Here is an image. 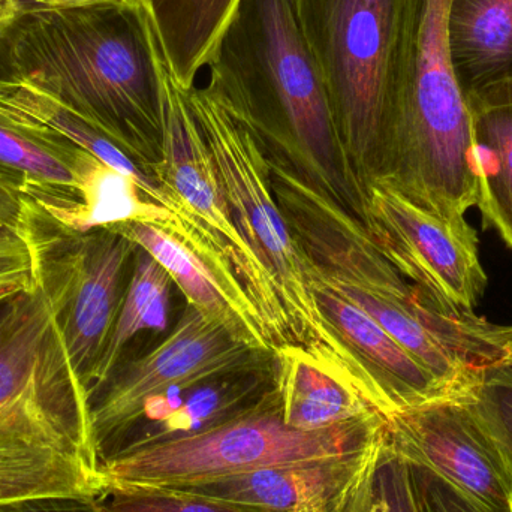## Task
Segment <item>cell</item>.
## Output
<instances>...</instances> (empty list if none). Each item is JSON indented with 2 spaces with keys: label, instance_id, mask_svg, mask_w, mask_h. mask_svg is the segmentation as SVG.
<instances>
[{
  "label": "cell",
  "instance_id": "6da1fadb",
  "mask_svg": "<svg viewBox=\"0 0 512 512\" xmlns=\"http://www.w3.org/2000/svg\"><path fill=\"white\" fill-rule=\"evenodd\" d=\"M5 45L9 78L56 99L146 173L161 159L168 62L141 0L24 8Z\"/></svg>",
  "mask_w": 512,
  "mask_h": 512
},
{
  "label": "cell",
  "instance_id": "7a4b0ae2",
  "mask_svg": "<svg viewBox=\"0 0 512 512\" xmlns=\"http://www.w3.org/2000/svg\"><path fill=\"white\" fill-rule=\"evenodd\" d=\"M207 89L294 144L316 183L357 218L360 183L291 0H240Z\"/></svg>",
  "mask_w": 512,
  "mask_h": 512
},
{
  "label": "cell",
  "instance_id": "3957f363",
  "mask_svg": "<svg viewBox=\"0 0 512 512\" xmlns=\"http://www.w3.org/2000/svg\"><path fill=\"white\" fill-rule=\"evenodd\" d=\"M186 98L206 137L234 224L276 286L291 345L354 382L384 415L369 373L316 304L309 285L310 261L292 236L271 188L261 129L249 114L207 87L186 89Z\"/></svg>",
  "mask_w": 512,
  "mask_h": 512
},
{
  "label": "cell",
  "instance_id": "277c9868",
  "mask_svg": "<svg viewBox=\"0 0 512 512\" xmlns=\"http://www.w3.org/2000/svg\"><path fill=\"white\" fill-rule=\"evenodd\" d=\"M451 0H415L409 59L382 179L450 222L478 204L472 117L448 44Z\"/></svg>",
  "mask_w": 512,
  "mask_h": 512
},
{
  "label": "cell",
  "instance_id": "5b68a950",
  "mask_svg": "<svg viewBox=\"0 0 512 512\" xmlns=\"http://www.w3.org/2000/svg\"><path fill=\"white\" fill-rule=\"evenodd\" d=\"M358 183L382 176L415 0H291Z\"/></svg>",
  "mask_w": 512,
  "mask_h": 512
},
{
  "label": "cell",
  "instance_id": "8992f818",
  "mask_svg": "<svg viewBox=\"0 0 512 512\" xmlns=\"http://www.w3.org/2000/svg\"><path fill=\"white\" fill-rule=\"evenodd\" d=\"M387 424L376 415L313 432L294 429L283 420L273 381L255 403L209 429L102 462L104 495L182 489L261 469L355 456L375 447Z\"/></svg>",
  "mask_w": 512,
  "mask_h": 512
},
{
  "label": "cell",
  "instance_id": "52a82bcc",
  "mask_svg": "<svg viewBox=\"0 0 512 512\" xmlns=\"http://www.w3.org/2000/svg\"><path fill=\"white\" fill-rule=\"evenodd\" d=\"M0 441L53 445L101 469L92 402L36 267L0 309Z\"/></svg>",
  "mask_w": 512,
  "mask_h": 512
},
{
  "label": "cell",
  "instance_id": "ba28073f",
  "mask_svg": "<svg viewBox=\"0 0 512 512\" xmlns=\"http://www.w3.org/2000/svg\"><path fill=\"white\" fill-rule=\"evenodd\" d=\"M161 159L147 174L162 186L180 219L198 231L230 265L255 304L273 349L291 345L276 286L237 230L206 137L189 107L186 89L165 74Z\"/></svg>",
  "mask_w": 512,
  "mask_h": 512
},
{
  "label": "cell",
  "instance_id": "9c48e42d",
  "mask_svg": "<svg viewBox=\"0 0 512 512\" xmlns=\"http://www.w3.org/2000/svg\"><path fill=\"white\" fill-rule=\"evenodd\" d=\"M273 352L239 342L222 325L186 303L173 331L138 360L114 373L92 399L99 460L113 457L153 400L206 382L273 370Z\"/></svg>",
  "mask_w": 512,
  "mask_h": 512
},
{
  "label": "cell",
  "instance_id": "30bf717a",
  "mask_svg": "<svg viewBox=\"0 0 512 512\" xmlns=\"http://www.w3.org/2000/svg\"><path fill=\"white\" fill-rule=\"evenodd\" d=\"M60 231L51 236L36 233L35 267L87 388L116 325L125 298V268L137 246L113 227Z\"/></svg>",
  "mask_w": 512,
  "mask_h": 512
},
{
  "label": "cell",
  "instance_id": "8fae6325",
  "mask_svg": "<svg viewBox=\"0 0 512 512\" xmlns=\"http://www.w3.org/2000/svg\"><path fill=\"white\" fill-rule=\"evenodd\" d=\"M357 219L382 255L433 297L466 310L483 298L489 279L468 221L450 222L415 206L382 177L361 186Z\"/></svg>",
  "mask_w": 512,
  "mask_h": 512
},
{
  "label": "cell",
  "instance_id": "7c38bea8",
  "mask_svg": "<svg viewBox=\"0 0 512 512\" xmlns=\"http://www.w3.org/2000/svg\"><path fill=\"white\" fill-rule=\"evenodd\" d=\"M391 444L432 469L484 512H512V480L466 400H438L388 420Z\"/></svg>",
  "mask_w": 512,
  "mask_h": 512
},
{
  "label": "cell",
  "instance_id": "4fadbf2b",
  "mask_svg": "<svg viewBox=\"0 0 512 512\" xmlns=\"http://www.w3.org/2000/svg\"><path fill=\"white\" fill-rule=\"evenodd\" d=\"M155 258L170 274L186 301L259 351L273 352L267 328L230 265L218 252L188 242L165 228L144 222L111 225Z\"/></svg>",
  "mask_w": 512,
  "mask_h": 512
},
{
  "label": "cell",
  "instance_id": "5bb4252c",
  "mask_svg": "<svg viewBox=\"0 0 512 512\" xmlns=\"http://www.w3.org/2000/svg\"><path fill=\"white\" fill-rule=\"evenodd\" d=\"M309 285L325 321L369 373L387 421L453 394L372 316L334 291L310 262Z\"/></svg>",
  "mask_w": 512,
  "mask_h": 512
},
{
  "label": "cell",
  "instance_id": "9a60e30c",
  "mask_svg": "<svg viewBox=\"0 0 512 512\" xmlns=\"http://www.w3.org/2000/svg\"><path fill=\"white\" fill-rule=\"evenodd\" d=\"M376 445L342 459L261 469L170 492L210 499L245 512H334L366 468Z\"/></svg>",
  "mask_w": 512,
  "mask_h": 512
},
{
  "label": "cell",
  "instance_id": "2e32d148",
  "mask_svg": "<svg viewBox=\"0 0 512 512\" xmlns=\"http://www.w3.org/2000/svg\"><path fill=\"white\" fill-rule=\"evenodd\" d=\"M448 44L469 111L512 102V0H451Z\"/></svg>",
  "mask_w": 512,
  "mask_h": 512
},
{
  "label": "cell",
  "instance_id": "e0dca14e",
  "mask_svg": "<svg viewBox=\"0 0 512 512\" xmlns=\"http://www.w3.org/2000/svg\"><path fill=\"white\" fill-rule=\"evenodd\" d=\"M99 159L60 138L27 131L0 117V171L56 225H68ZM66 228V227H65Z\"/></svg>",
  "mask_w": 512,
  "mask_h": 512
},
{
  "label": "cell",
  "instance_id": "ac0fdd59",
  "mask_svg": "<svg viewBox=\"0 0 512 512\" xmlns=\"http://www.w3.org/2000/svg\"><path fill=\"white\" fill-rule=\"evenodd\" d=\"M273 354L274 387L288 426L313 432L376 415L384 417L354 382L319 363L300 346H280Z\"/></svg>",
  "mask_w": 512,
  "mask_h": 512
},
{
  "label": "cell",
  "instance_id": "d6986e66",
  "mask_svg": "<svg viewBox=\"0 0 512 512\" xmlns=\"http://www.w3.org/2000/svg\"><path fill=\"white\" fill-rule=\"evenodd\" d=\"M273 381V370L246 373L153 400L144 409L137 426L123 439L116 454L209 429L251 406L273 385Z\"/></svg>",
  "mask_w": 512,
  "mask_h": 512
},
{
  "label": "cell",
  "instance_id": "ffe728a7",
  "mask_svg": "<svg viewBox=\"0 0 512 512\" xmlns=\"http://www.w3.org/2000/svg\"><path fill=\"white\" fill-rule=\"evenodd\" d=\"M101 469L81 457L30 441H0V507L38 498L104 496Z\"/></svg>",
  "mask_w": 512,
  "mask_h": 512
},
{
  "label": "cell",
  "instance_id": "44dd1931",
  "mask_svg": "<svg viewBox=\"0 0 512 512\" xmlns=\"http://www.w3.org/2000/svg\"><path fill=\"white\" fill-rule=\"evenodd\" d=\"M158 32L171 74L183 89L195 86L240 0H141Z\"/></svg>",
  "mask_w": 512,
  "mask_h": 512
},
{
  "label": "cell",
  "instance_id": "7402d4cb",
  "mask_svg": "<svg viewBox=\"0 0 512 512\" xmlns=\"http://www.w3.org/2000/svg\"><path fill=\"white\" fill-rule=\"evenodd\" d=\"M484 230H495L512 251V102L471 110Z\"/></svg>",
  "mask_w": 512,
  "mask_h": 512
},
{
  "label": "cell",
  "instance_id": "603a6c76",
  "mask_svg": "<svg viewBox=\"0 0 512 512\" xmlns=\"http://www.w3.org/2000/svg\"><path fill=\"white\" fill-rule=\"evenodd\" d=\"M131 282L111 333L110 342L98 366L87 381L90 402L116 372L120 355L129 342L141 331H161L167 327L170 303V274L143 249L137 248Z\"/></svg>",
  "mask_w": 512,
  "mask_h": 512
},
{
  "label": "cell",
  "instance_id": "cb8c5ba5",
  "mask_svg": "<svg viewBox=\"0 0 512 512\" xmlns=\"http://www.w3.org/2000/svg\"><path fill=\"white\" fill-rule=\"evenodd\" d=\"M334 512H418L411 466L391 444L387 430Z\"/></svg>",
  "mask_w": 512,
  "mask_h": 512
},
{
  "label": "cell",
  "instance_id": "d4e9b609",
  "mask_svg": "<svg viewBox=\"0 0 512 512\" xmlns=\"http://www.w3.org/2000/svg\"><path fill=\"white\" fill-rule=\"evenodd\" d=\"M462 397L512 480V373L505 369L487 373Z\"/></svg>",
  "mask_w": 512,
  "mask_h": 512
},
{
  "label": "cell",
  "instance_id": "484cf974",
  "mask_svg": "<svg viewBox=\"0 0 512 512\" xmlns=\"http://www.w3.org/2000/svg\"><path fill=\"white\" fill-rule=\"evenodd\" d=\"M99 502L105 512H245L221 502L170 490L107 493Z\"/></svg>",
  "mask_w": 512,
  "mask_h": 512
},
{
  "label": "cell",
  "instance_id": "4316f807",
  "mask_svg": "<svg viewBox=\"0 0 512 512\" xmlns=\"http://www.w3.org/2000/svg\"><path fill=\"white\" fill-rule=\"evenodd\" d=\"M39 215L41 212L24 194L20 180L0 171V243L32 240Z\"/></svg>",
  "mask_w": 512,
  "mask_h": 512
},
{
  "label": "cell",
  "instance_id": "83f0119b",
  "mask_svg": "<svg viewBox=\"0 0 512 512\" xmlns=\"http://www.w3.org/2000/svg\"><path fill=\"white\" fill-rule=\"evenodd\" d=\"M409 463V462H408ZM418 512H484L441 475L409 463Z\"/></svg>",
  "mask_w": 512,
  "mask_h": 512
},
{
  "label": "cell",
  "instance_id": "f1b7e54d",
  "mask_svg": "<svg viewBox=\"0 0 512 512\" xmlns=\"http://www.w3.org/2000/svg\"><path fill=\"white\" fill-rule=\"evenodd\" d=\"M98 499L38 498L2 505L0 512H96Z\"/></svg>",
  "mask_w": 512,
  "mask_h": 512
},
{
  "label": "cell",
  "instance_id": "f546056e",
  "mask_svg": "<svg viewBox=\"0 0 512 512\" xmlns=\"http://www.w3.org/2000/svg\"><path fill=\"white\" fill-rule=\"evenodd\" d=\"M38 233V231H36ZM35 240H14L0 243V276L35 268Z\"/></svg>",
  "mask_w": 512,
  "mask_h": 512
},
{
  "label": "cell",
  "instance_id": "4dcf8cb0",
  "mask_svg": "<svg viewBox=\"0 0 512 512\" xmlns=\"http://www.w3.org/2000/svg\"><path fill=\"white\" fill-rule=\"evenodd\" d=\"M23 9L20 0H0V45L5 44L11 35L18 18L23 14Z\"/></svg>",
  "mask_w": 512,
  "mask_h": 512
},
{
  "label": "cell",
  "instance_id": "1f68e13d",
  "mask_svg": "<svg viewBox=\"0 0 512 512\" xmlns=\"http://www.w3.org/2000/svg\"><path fill=\"white\" fill-rule=\"evenodd\" d=\"M20 2L32 3V8L75 9L102 5V3L131 2V0H20Z\"/></svg>",
  "mask_w": 512,
  "mask_h": 512
},
{
  "label": "cell",
  "instance_id": "d6a6232c",
  "mask_svg": "<svg viewBox=\"0 0 512 512\" xmlns=\"http://www.w3.org/2000/svg\"><path fill=\"white\" fill-rule=\"evenodd\" d=\"M33 271H35V268H33L32 271H21V273H11L0 276V291L5 289L6 286L12 285V283L18 282V280L27 279V277L32 276Z\"/></svg>",
  "mask_w": 512,
  "mask_h": 512
},
{
  "label": "cell",
  "instance_id": "836d02e7",
  "mask_svg": "<svg viewBox=\"0 0 512 512\" xmlns=\"http://www.w3.org/2000/svg\"><path fill=\"white\" fill-rule=\"evenodd\" d=\"M96 512H105L104 508L101 507V502H99V499L98 504H96Z\"/></svg>",
  "mask_w": 512,
  "mask_h": 512
},
{
  "label": "cell",
  "instance_id": "e575fe53",
  "mask_svg": "<svg viewBox=\"0 0 512 512\" xmlns=\"http://www.w3.org/2000/svg\"><path fill=\"white\" fill-rule=\"evenodd\" d=\"M505 370H508V372H511V373H512V361H511L510 366L505 367Z\"/></svg>",
  "mask_w": 512,
  "mask_h": 512
}]
</instances>
